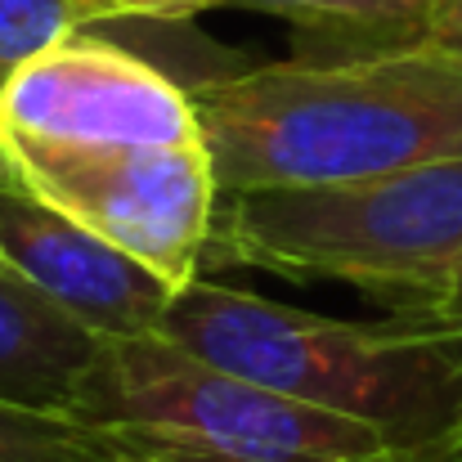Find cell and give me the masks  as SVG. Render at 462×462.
Returning a JSON list of instances; mask_svg holds the SVG:
<instances>
[{"mask_svg": "<svg viewBox=\"0 0 462 462\" xmlns=\"http://www.w3.org/2000/svg\"><path fill=\"white\" fill-rule=\"evenodd\" d=\"M220 193L462 162V54L440 45L332 63H256L189 86Z\"/></svg>", "mask_w": 462, "mask_h": 462, "instance_id": "1", "label": "cell"}, {"mask_svg": "<svg viewBox=\"0 0 462 462\" xmlns=\"http://www.w3.org/2000/svg\"><path fill=\"white\" fill-rule=\"evenodd\" d=\"M162 337L279 395L359 418L395 445L462 427V337L404 314L355 323L193 279L171 297Z\"/></svg>", "mask_w": 462, "mask_h": 462, "instance_id": "2", "label": "cell"}, {"mask_svg": "<svg viewBox=\"0 0 462 462\" xmlns=\"http://www.w3.org/2000/svg\"><path fill=\"white\" fill-rule=\"evenodd\" d=\"M202 265L346 283L386 314L418 310L462 270V162L220 193Z\"/></svg>", "mask_w": 462, "mask_h": 462, "instance_id": "3", "label": "cell"}, {"mask_svg": "<svg viewBox=\"0 0 462 462\" xmlns=\"http://www.w3.org/2000/svg\"><path fill=\"white\" fill-rule=\"evenodd\" d=\"M72 418L157 462H359L395 445L359 418L207 364L162 332L104 337Z\"/></svg>", "mask_w": 462, "mask_h": 462, "instance_id": "4", "label": "cell"}, {"mask_svg": "<svg viewBox=\"0 0 462 462\" xmlns=\"http://www.w3.org/2000/svg\"><path fill=\"white\" fill-rule=\"evenodd\" d=\"M0 166L41 202L126 252L180 292L202 279L220 180L207 144H23L0 140Z\"/></svg>", "mask_w": 462, "mask_h": 462, "instance_id": "5", "label": "cell"}, {"mask_svg": "<svg viewBox=\"0 0 462 462\" xmlns=\"http://www.w3.org/2000/svg\"><path fill=\"white\" fill-rule=\"evenodd\" d=\"M0 140L23 144H207L193 90L86 27L32 54L0 90Z\"/></svg>", "mask_w": 462, "mask_h": 462, "instance_id": "6", "label": "cell"}, {"mask_svg": "<svg viewBox=\"0 0 462 462\" xmlns=\"http://www.w3.org/2000/svg\"><path fill=\"white\" fill-rule=\"evenodd\" d=\"M0 270L36 288L45 301L72 314L99 337H149L162 332L171 288L81 229L59 207L27 193L0 166Z\"/></svg>", "mask_w": 462, "mask_h": 462, "instance_id": "7", "label": "cell"}, {"mask_svg": "<svg viewBox=\"0 0 462 462\" xmlns=\"http://www.w3.org/2000/svg\"><path fill=\"white\" fill-rule=\"evenodd\" d=\"M104 337L0 270V404L72 413Z\"/></svg>", "mask_w": 462, "mask_h": 462, "instance_id": "8", "label": "cell"}, {"mask_svg": "<svg viewBox=\"0 0 462 462\" xmlns=\"http://www.w3.org/2000/svg\"><path fill=\"white\" fill-rule=\"evenodd\" d=\"M225 9L288 18L297 36L292 59L332 63L422 45L436 0H225Z\"/></svg>", "mask_w": 462, "mask_h": 462, "instance_id": "9", "label": "cell"}, {"mask_svg": "<svg viewBox=\"0 0 462 462\" xmlns=\"http://www.w3.org/2000/svg\"><path fill=\"white\" fill-rule=\"evenodd\" d=\"M117 445L72 413L0 404V462H108Z\"/></svg>", "mask_w": 462, "mask_h": 462, "instance_id": "10", "label": "cell"}, {"mask_svg": "<svg viewBox=\"0 0 462 462\" xmlns=\"http://www.w3.org/2000/svg\"><path fill=\"white\" fill-rule=\"evenodd\" d=\"M81 32L68 0H0V90L45 45Z\"/></svg>", "mask_w": 462, "mask_h": 462, "instance_id": "11", "label": "cell"}, {"mask_svg": "<svg viewBox=\"0 0 462 462\" xmlns=\"http://www.w3.org/2000/svg\"><path fill=\"white\" fill-rule=\"evenodd\" d=\"M77 27L99 23H189L202 9H225V0H68Z\"/></svg>", "mask_w": 462, "mask_h": 462, "instance_id": "12", "label": "cell"}, {"mask_svg": "<svg viewBox=\"0 0 462 462\" xmlns=\"http://www.w3.org/2000/svg\"><path fill=\"white\" fill-rule=\"evenodd\" d=\"M359 462H462V427L436 436V440H418V445H391L382 454H368Z\"/></svg>", "mask_w": 462, "mask_h": 462, "instance_id": "13", "label": "cell"}, {"mask_svg": "<svg viewBox=\"0 0 462 462\" xmlns=\"http://www.w3.org/2000/svg\"><path fill=\"white\" fill-rule=\"evenodd\" d=\"M404 319H418V323H431V328H445V332H454L462 337V270L427 301V306L418 310H400Z\"/></svg>", "mask_w": 462, "mask_h": 462, "instance_id": "14", "label": "cell"}, {"mask_svg": "<svg viewBox=\"0 0 462 462\" xmlns=\"http://www.w3.org/2000/svg\"><path fill=\"white\" fill-rule=\"evenodd\" d=\"M422 45H440V50H458L462 54V0H436L431 27Z\"/></svg>", "mask_w": 462, "mask_h": 462, "instance_id": "15", "label": "cell"}, {"mask_svg": "<svg viewBox=\"0 0 462 462\" xmlns=\"http://www.w3.org/2000/svg\"><path fill=\"white\" fill-rule=\"evenodd\" d=\"M108 462H157V458H144V454H126V449H117Z\"/></svg>", "mask_w": 462, "mask_h": 462, "instance_id": "16", "label": "cell"}]
</instances>
